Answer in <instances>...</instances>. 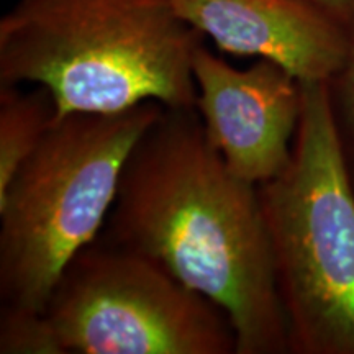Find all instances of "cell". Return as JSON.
I'll use <instances>...</instances> for the list:
<instances>
[{"instance_id":"obj_1","label":"cell","mask_w":354,"mask_h":354,"mask_svg":"<svg viewBox=\"0 0 354 354\" xmlns=\"http://www.w3.org/2000/svg\"><path fill=\"white\" fill-rule=\"evenodd\" d=\"M99 238L218 305L236 354H290L258 187L230 172L197 109L165 107L145 131Z\"/></svg>"},{"instance_id":"obj_2","label":"cell","mask_w":354,"mask_h":354,"mask_svg":"<svg viewBox=\"0 0 354 354\" xmlns=\"http://www.w3.org/2000/svg\"><path fill=\"white\" fill-rule=\"evenodd\" d=\"M203 35L172 0H17L0 19V86H39L55 120L154 100L196 109Z\"/></svg>"},{"instance_id":"obj_3","label":"cell","mask_w":354,"mask_h":354,"mask_svg":"<svg viewBox=\"0 0 354 354\" xmlns=\"http://www.w3.org/2000/svg\"><path fill=\"white\" fill-rule=\"evenodd\" d=\"M162 110L149 100L53 122L0 192L2 305L44 312L66 266L99 238L127 159Z\"/></svg>"},{"instance_id":"obj_4","label":"cell","mask_w":354,"mask_h":354,"mask_svg":"<svg viewBox=\"0 0 354 354\" xmlns=\"http://www.w3.org/2000/svg\"><path fill=\"white\" fill-rule=\"evenodd\" d=\"M289 166L258 185L290 354H354V187L328 82H302Z\"/></svg>"},{"instance_id":"obj_5","label":"cell","mask_w":354,"mask_h":354,"mask_svg":"<svg viewBox=\"0 0 354 354\" xmlns=\"http://www.w3.org/2000/svg\"><path fill=\"white\" fill-rule=\"evenodd\" d=\"M44 313L64 354H236L218 305L102 238L66 266Z\"/></svg>"},{"instance_id":"obj_6","label":"cell","mask_w":354,"mask_h":354,"mask_svg":"<svg viewBox=\"0 0 354 354\" xmlns=\"http://www.w3.org/2000/svg\"><path fill=\"white\" fill-rule=\"evenodd\" d=\"M196 109L238 179L258 187L289 166L304 105L302 81L272 61L238 69L205 44L194 55Z\"/></svg>"},{"instance_id":"obj_7","label":"cell","mask_w":354,"mask_h":354,"mask_svg":"<svg viewBox=\"0 0 354 354\" xmlns=\"http://www.w3.org/2000/svg\"><path fill=\"white\" fill-rule=\"evenodd\" d=\"M220 51L272 61L302 82H330L351 50L346 30L302 0H172Z\"/></svg>"},{"instance_id":"obj_8","label":"cell","mask_w":354,"mask_h":354,"mask_svg":"<svg viewBox=\"0 0 354 354\" xmlns=\"http://www.w3.org/2000/svg\"><path fill=\"white\" fill-rule=\"evenodd\" d=\"M55 122L46 88L0 86V192L12 183Z\"/></svg>"},{"instance_id":"obj_9","label":"cell","mask_w":354,"mask_h":354,"mask_svg":"<svg viewBox=\"0 0 354 354\" xmlns=\"http://www.w3.org/2000/svg\"><path fill=\"white\" fill-rule=\"evenodd\" d=\"M0 354H64L46 313L2 305Z\"/></svg>"},{"instance_id":"obj_10","label":"cell","mask_w":354,"mask_h":354,"mask_svg":"<svg viewBox=\"0 0 354 354\" xmlns=\"http://www.w3.org/2000/svg\"><path fill=\"white\" fill-rule=\"evenodd\" d=\"M328 87L331 113L342 145L344 165L354 187V38L346 63L328 82Z\"/></svg>"},{"instance_id":"obj_11","label":"cell","mask_w":354,"mask_h":354,"mask_svg":"<svg viewBox=\"0 0 354 354\" xmlns=\"http://www.w3.org/2000/svg\"><path fill=\"white\" fill-rule=\"evenodd\" d=\"M338 24L354 38V0H302Z\"/></svg>"}]
</instances>
